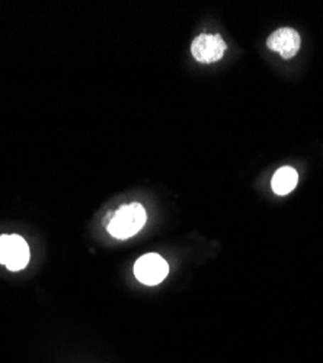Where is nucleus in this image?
Masks as SVG:
<instances>
[{
    "mask_svg": "<svg viewBox=\"0 0 323 363\" xmlns=\"http://www.w3.org/2000/svg\"><path fill=\"white\" fill-rule=\"evenodd\" d=\"M146 220H148V216H146L144 208L140 203L133 202L111 213L106 220V230L115 238L127 240L143 228Z\"/></svg>",
    "mask_w": 323,
    "mask_h": 363,
    "instance_id": "obj_1",
    "label": "nucleus"
},
{
    "mask_svg": "<svg viewBox=\"0 0 323 363\" xmlns=\"http://www.w3.org/2000/svg\"><path fill=\"white\" fill-rule=\"evenodd\" d=\"M29 262V247L18 234L0 235V263L9 270L18 272L26 267Z\"/></svg>",
    "mask_w": 323,
    "mask_h": 363,
    "instance_id": "obj_2",
    "label": "nucleus"
},
{
    "mask_svg": "<svg viewBox=\"0 0 323 363\" xmlns=\"http://www.w3.org/2000/svg\"><path fill=\"white\" fill-rule=\"evenodd\" d=\"M168 274L169 266L166 260L156 253L141 256L134 264V275L144 285H158Z\"/></svg>",
    "mask_w": 323,
    "mask_h": 363,
    "instance_id": "obj_3",
    "label": "nucleus"
},
{
    "mask_svg": "<svg viewBox=\"0 0 323 363\" xmlns=\"http://www.w3.org/2000/svg\"><path fill=\"white\" fill-rule=\"evenodd\" d=\"M226 50L224 40L216 34H201L191 44L192 57L199 63H216L223 57Z\"/></svg>",
    "mask_w": 323,
    "mask_h": 363,
    "instance_id": "obj_4",
    "label": "nucleus"
},
{
    "mask_svg": "<svg viewBox=\"0 0 323 363\" xmlns=\"http://www.w3.org/2000/svg\"><path fill=\"white\" fill-rule=\"evenodd\" d=\"M267 45L270 50L278 52L283 58H291L299 52L302 40L296 29L280 28L270 35V38L267 40Z\"/></svg>",
    "mask_w": 323,
    "mask_h": 363,
    "instance_id": "obj_5",
    "label": "nucleus"
},
{
    "mask_svg": "<svg viewBox=\"0 0 323 363\" xmlns=\"http://www.w3.org/2000/svg\"><path fill=\"white\" fill-rule=\"evenodd\" d=\"M297 184H299L297 170L290 166H284L274 173L271 180V188L277 195L284 196V195H288L291 191H295Z\"/></svg>",
    "mask_w": 323,
    "mask_h": 363,
    "instance_id": "obj_6",
    "label": "nucleus"
}]
</instances>
